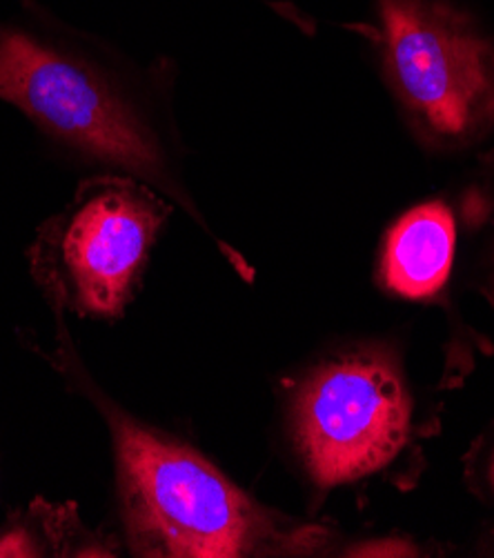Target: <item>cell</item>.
Masks as SVG:
<instances>
[{
  "mask_svg": "<svg viewBox=\"0 0 494 558\" xmlns=\"http://www.w3.org/2000/svg\"><path fill=\"white\" fill-rule=\"evenodd\" d=\"M160 74V63L138 70L38 0L0 23V98L74 160L132 177L196 214L156 94Z\"/></svg>",
  "mask_w": 494,
  "mask_h": 558,
  "instance_id": "6da1fadb",
  "label": "cell"
},
{
  "mask_svg": "<svg viewBox=\"0 0 494 558\" xmlns=\"http://www.w3.org/2000/svg\"><path fill=\"white\" fill-rule=\"evenodd\" d=\"M115 438L125 534L136 556L239 558L303 554L321 527H284L188 445L103 403Z\"/></svg>",
  "mask_w": 494,
  "mask_h": 558,
  "instance_id": "7a4b0ae2",
  "label": "cell"
},
{
  "mask_svg": "<svg viewBox=\"0 0 494 558\" xmlns=\"http://www.w3.org/2000/svg\"><path fill=\"white\" fill-rule=\"evenodd\" d=\"M383 74L417 136L466 149L494 130V43L446 0H378Z\"/></svg>",
  "mask_w": 494,
  "mask_h": 558,
  "instance_id": "3957f363",
  "label": "cell"
},
{
  "mask_svg": "<svg viewBox=\"0 0 494 558\" xmlns=\"http://www.w3.org/2000/svg\"><path fill=\"white\" fill-rule=\"evenodd\" d=\"M172 205L123 174L79 185L72 201L38 228L32 274L57 305L81 316L117 318Z\"/></svg>",
  "mask_w": 494,
  "mask_h": 558,
  "instance_id": "277c9868",
  "label": "cell"
},
{
  "mask_svg": "<svg viewBox=\"0 0 494 558\" xmlns=\"http://www.w3.org/2000/svg\"><path fill=\"white\" fill-rule=\"evenodd\" d=\"M410 432V399L393 363L352 354L318 367L301 387L294 434L321 487L344 485L388 465Z\"/></svg>",
  "mask_w": 494,
  "mask_h": 558,
  "instance_id": "5b68a950",
  "label": "cell"
},
{
  "mask_svg": "<svg viewBox=\"0 0 494 558\" xmlns=\"http://www.w3.org/2000/svg\"><path fill=\"white\" fill-rule=\"evenodd\" d=\"M378 276L403 299L432 301L463 286L494 305V154L463 185L412 205L393 222Z\"/></svg>",
  "mask_w": 494,
  "mask_h": 558,
  "instance_id": "8992f818",
  "label": "cell"
},
{
  "mask_svg": "<svg viewBox=\"0 0 494 558\" xmlns=\"http://www.w3.org/2000/svg\"><path fill=\"white\" fill-rule=\"evenodd\" d=\"M40 551L43 549L23 527L0 534V556H40Z\"/></svg>",
  "mask_w": 494,
  "mask_h": 558,
  "instance_id": "52a82bcc",
  "label": "cell"
},
{
  "mask_svg": "<svg viewBox=\"0 0 494 558\" xmlns=\"http://www.w3.org/2000/svg\"><path fill=\"white\" fill-rule=\"evenodd\" d=\"M412 547L403 541H381V543H365L352 549L354 556H412Z\"/></svg>",
  "mask_w": 494,
  "mask_h": 558,
  "instance_id": "ba28073f",
  "label": "cell"
},
{
  "mask_svg": "<svg viewBox=\"0 0 494 558\" xmlns=\"http://www.w3.org/2000/svg\"><path fill=\"white\" fill-rule=\"evenodd\" d=\"M485 476H487V485H490V489L494 492V445H492V450H490V454H487V468H485Z\"/></svg>",
  "mask_w": 494,
  "mask_h": 558,
  "instance_id": "9c48e42d",
  "label": "cell"
}]
</instances>
